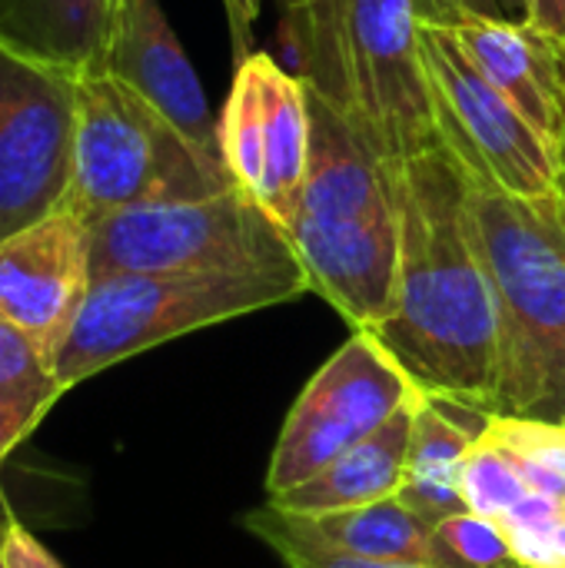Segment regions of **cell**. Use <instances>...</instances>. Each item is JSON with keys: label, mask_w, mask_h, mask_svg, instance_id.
<instances>
[{"label": "cell", "mask_w": 565, "mask_h": 568, "mask_svg": "<svg viewBox=\"0 0 565 568\" xmlns=\"http://www.w3.org/2000/svg\"><path fill=\"white\" fill-rule=\"evenodd\" d=\"M370 333L423 396L473 419L493 416L496 303L470 216V180L446 146L400 163L396 293Z\"/></svg>", "instance_id": "obj_1"}, {"label": "cell", "mask_w": 565, "mask_h": 568, "mask_svg": "<svg viewBox=\"0 0 565 568\" xmlns=\"http://www.w3.org/2000/svg\"><path fill=\"white\" fill-rule=\"evenodd\" d=\"M283 47L320 93L386 163L440 146L413 0H306L283 10Z\"/></svg>", "instance_id": "obj_2"}, {"label": "cell", "mask_w": 565, "mask_h": 568, "mask_svg": "<svg viewBox=\"0 0 565 568\" xmlns=\"http://www.w3.org/2000/svg\"><path fill=\"white\" fill-rule=\"evenodd\" d=\"M470 216L500 326L493 416L565 423V200L470 183Z\"/></svg>", "instance_id": "obj_3"}, {"label": "cell", "mask_w": 565, "mask_h": 568, "mask_svg": "<svg viewBox=\"0 0 565 568\" xmlns=\"http://www.w3.org/2000/svg\"><path fill=\"white\" fill-rule=\"evenodd\" d=\"M310 293L290 273H113L97 276L53 363L63 389L186 333Z\"/></svg>", "instance_id": "obj_4"}, {"label": "cell", "mask_w": 565, "mask_h": 568, "mask_svg": "<svg viewBox=\"0 0 565 568\" xmlns=\"http://www.w3.org/2000/svg\"><path fill=\"white\" fill-rule=\"evenodd\" d=\"M226 163L200 153L153 103L107 70L77 73L70 206L90 220L233 186Z\"/></svg>", "instance_id": "obj_5"}, {"label": "cell", "mask_w": 565, "mask_h": 568, "mask_svg": "<svg viewBox=\"0 0 565 568\" xmlns=\"http://www.w3.org/2000/svg\"><path fill=\"white\" fill-rule=\"evenodd\" d=\"M286 230L243 190L140 203L93 220V280L113 273H290ZM303 273V270H300Z\"/></svg>", "instance_id": "obj_6"}, {"label": "cell", "mask_w": 565, "mask_h": 568, "mask_svg": "<svg viewBox=\"0 0 565 568\" xmlns=\"http://www.w3.org/2000/svg\"><path fill=\"white\" fill-rule=\"evenodd\" d=\"M420 57L440 146L476 190L523 200L563 196L553 146L490 83L450 27L420 23Z\"/></svg>", "instance_id": "obj_7"}, {"label": "cell", "mask_w": 565, "mask_h": 568, "mask_svg": "<svg viewBox=\"0 0 565 568\" xmlns=\"http://www.w3.org/2000/svg\"><path fill=\"white\" fill-rule=\"evenodd\" d=\"M416 396L423 393L373 333L353 329L293 403L270 456L266 493L280 496L310 483Z\"/></svg>", "instance_id": "obj_8"}, {"label": "cell", "mask_w": 565, "mask_h": 568, "mask_svg": "<svg viewBox=\"0 0 565 568\" xmlns=\"http://www.w3.org/2000/svg\"><path fill=\"white\" fill-rule=\"evenodd\" d=\"M77 77L0 43V240L67 206Z\"/></svg>", "instance_id": "obj_9"}, {"label": "cell", "mask_w": 565, "mask_h": 568, "mask_svg": "<svg viewBox=\"0 0 565 568\" xmlns=\"http://www.w3.org/2000/svg\"><path fill=\"white\" fill-rule=\"evenodd\" d=\"M220 153L236 186L286 230L310 160V90L270 53L253 50L236 63L220 113Z\"/></svg>", "instance_id": "obj_10"}, {"label": "cell", "mask_w": 565, "mask_h": 568, "mask_svg": "<svg viewBox=\"0 0 565 568\" xmlns=\"http://www.w3.org/2000/svg\"><path fill=\"white\" fill-rule=\"evenodd\" d=\"M93 283V220L70 203L0 240V316L57 363Z\"/></svg>", "instance_id": "obj_11"}, {"label": "cell", "mask_w": 565, "mask_h": 568, "mask_svg": "<svg viewBox=\"0 0 565 568\" xmlns=\"http://www.w3.org/2000/svg\"><path fill=\"white\" fill-rule=\"evenodd\" d=\"M103 70L153 103L200 153L223 163L220 120H213L200 77L160 0H117Z\"/></svg>", "instance_id": "obj_12"}, {"label": "cell", "mask_w": 565, "mask_h": 568, "mask_svg": "<svg viewBox=\"0 0 565 568\" xmlns=\"http://www.w3.org/2000/svg\"><path fill=\"white\" fill-rule=\"evenodd\" d=\"M490 83L546 136L565 173V43L526 20L470 13L450 27Z\"/></svg>", "instance_id": "obj_13"}, {"label": "cell", "mask_w": 565, "mask_h": 568, "mask_svg": "<svg viewBox=\"0 0 565 568\" xmlns=\"http://www.w3.org/2000/svg\"><path fill=\"white\" fill-rule=\"evenodd\" d=\"M423 396L396 409L376 433L350 446L343 456H336L320 476L310 483L270 496V506L296 516H323V513H340V509H356L370 506L380 499H390L403 486L406 473V453H410V436H413V416Z\"/></svg>", "instance_id": "obj_14"}, {"label": "cell", "mask_w": 565, "mask_h": 568, "mask_svg": "<svg viewBox=\"0 0 565 568\" xmlns=\"http://www.w3.org/2000/svg\"><path fill=\"white\" fill-rule=\"evenodd\" d=\"M117 0H0V43L67 73L103 70Z\"/></svg>", "instance_id": "obj_15"}, {"label": "cell", "mask_w": 565, "mask_h": 568, "mask_svg": "<svg viewBox=\"0 0 565 568\" xmlns=\"http://www.w3.org/2000/svg\"><path fill=\"white\" fill-rule=\"evenodd\" d=\"M480 433L466 429L450 406L423 396L413 416L406 473L396 499L413 509L430 529L450 516L470 513L463 496V466Z\"/></svg>", "instance_id": "obj_16"}, {"label": "cell", "mask_w": 565, "mask_h": 568, "mask_svg": "<svg viewBox=\"0 0 565 568\" xmlns=\"http://www.w3.org/2000/svg\"><path fill=\"white\" fill-rule=\"evenodd\" d=\"M296 519L310 536L350 556H363L376 562H413V566H423L426 559L430 526L413 509H406L396 496L356 509L296 516Z\"/></svg>", "instance_id": "obj_17"}, {"label": "cell", "mask_w": 565, "mask_h": 568, "mask_svg": "<svg viewBox=\"0 0 565 568\" xmlns=\"http://www.w3.org/2000/svg\"><path fill=\"white\" fill-rule=\"evenodd\" d=\"M63 393L53 363L0 316V469Z\"/></svg>", "instance_id": "obj_18"}, {"label": "cell", "mask_w": 565, "mask_h": 568, "mask_svg": "<svg viewBox=\"0 0 565 568\" xmlns=\"http://www.w3.org/2000/svg\"><path fill=\"white\" fill-rule=\"evenodd\" d=\"M480 436H486L509 456L529 493L565 503V423L486 416Z\"/></svg>", "instance_id": "obj_19"}, {"label": "cell", "mask_w": 565, "mask_h": 568, "mask_svg": "<svg viewBox=\"0 0 565 568\" xmlns=\"http://www.w3.org/2000/svg\"><path fill=\"white\" fill-rule=\"evenodd\" d=\"M423 568H523L496 519L450 516L430 529Z\"/></svg>", "instance_id": "obj_20"}, {"label": "cell", "mask_w": 565, "mask_h": 568, "mask_svg": "<svg viewBox=\"0 0 565 568\" xmlns=\"http://www.w3.org/2000/svg\"><path fill=\"white\" fill-rule=\"evenodd\" d=\"M240 523L250 536L266 542L286 568H423L413 562H376V559H363V556L333 549V546L320 542L316 536H310L293 513H283L270 503L263 509L246 513Z\"/></svg>", "instance_id": "obj_21"}, {"label": "cell", "mask_w": 565, "mask_h": 568, "mask_svg": "<svg viewBox=\"0 0 565 568\" xmlns=\"http://www.w3.org/2000/svg\"><path fill=\"white\" fill-rule=\"evenodd\" d=\"M526 493L529 489L509 456L486 436H476L463 466V496L470 513L483 519H503Z\"/></svg>", "instance_id": "obj_22"}, {"label": "cell", "mask_w": 565, "mask_h": 568, "mask_svg": "<svg viewBox=\"0 0 565 568\" xmlns=\"http://www.w3.org/2000/svg\"><path fill=\"white\" fill-rule=\"evenodd\" d=\"M565 519V503L543 496V493H526L503 519H496L503 529H526V532H553Z\"/></svg>", "instance_id": "obj_23"}, {"label": "cell", "mask_w": 565, "mask_h": 568, "mask_svg": "<svg viewBox=\"0 0 565 568\" xmlns=\"http://www.w3.org/2000/svg\"><path fill=\"white\" fill-rule=\"evenodd\" d=\"M3 559L7 568H63L60 559L13 516H3Z\"/></svg>", "instance_id": "obj_24"}, {"label": "cell", "mask_w": 565, "mask_h": 568, "mask_svg": "<svg viewBox=\"0 0 565 568\" xmlns=\"http://www.w3.org/2000/svg\"><path fill=\"white\" fill-rule=\"evenodd\" d=\"M413 3H416L420 23H440V27H453L456 20H463L470 13L500 17L490 0H413Z\"/></svg>", "instance_id": "obj_25"}, {"label": "cell", "mask_w": 565, "mask_h": 568, "mask_svg": "<svg viewBox=\"0 0 565 568\" xmlns=\"http://www.w3.org/2000/svg\"><path fill=\"white\" fill-rule=\"evenodd\" d=\"M226 20H230V40H233V57L236 63L253 53V23L260 17L263 0H223Z\"/></svg>", "instance_id": "obj_26"}, {"label": "cell", "mask_w": 565, "mask_h": 568, "mask_svg": "<svg viewBox=\"0 0 565 568\" xmlns=\"http://www.w3.org/2000/svg\"><path fill=\"white\" fill-rule=\"evenodd\" d=\"M526 23H533L546 37L565 43V0H529Z\"/></svg>", "instance_id": "obj_27"}, {"label": "cell", "mask_w": 565, "mask_h": 568, "mask_svg": "<svg viewBox=\"0 0 565 568\" xmlns=\"http://www.w3.org/2000/svg\"><path fill=\"white\" fill-rule=\"evenodd\" d=\"M490 3L506 20H526L529 17V0H490Z\"/></svg>", "instance_id": "obj_28"}, {"label": "cell", "mask_w": 565, "mask_h": 568, "mask_svg": "<svg viewBox=\"0 0 565 568\" xmlns=\"http://www.w3.org/2000/svg\"><path fill=\"white\" fill-rule=\"evenodd\" d=\"M553 546H556V559H559V568H565V519L553 529Z\"/></svg>", "instance_id": "obj_29"}, {"label": "cell", "mask_w": 565, "mask_h": 568, "mask_svg": "<svg viewBox=\"0 0 565 568\" xmlns=\"http://www.w3.org/2000/svg\"><path fill=\"white\" fill-rule=\"evenodd\" d=\"M0 568H7V559H3V519H0Z\"/></svg>", "instance_id": "obj_30"}, {"label": "cell", "mask_w": 565, "mask_h": 568, "mask_svg": "<svg viewBox=\"0 0 565 568\" xmlns=\"http://www.w3.org/2000/svg\"><path fill=\"white\" fill-rule=\"evenodd\" d=\"M300 3H306V0H280V7L286 10V7H300Z\"/></svg>", "instance_id": "obj_31"}, {"label": "cell", "mask_w": 565, "mask_h": 568, "mask_svg": "<svg viewBox=\"0 0 565 568\" xmlns=\"http://www.w3.org/2000/svg\"><path fill=\"white\" fill-rule=\"evenodd\" d=\"M563 200H565V173H563Z\"/></svg>", "instance_id": "obj_32"}]
</instances>
